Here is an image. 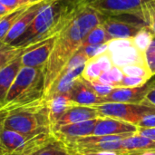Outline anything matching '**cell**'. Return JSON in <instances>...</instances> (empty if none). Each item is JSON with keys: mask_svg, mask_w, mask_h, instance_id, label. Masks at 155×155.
Listing matches in <instances>:
<instances>
[{"mask_svg": "<svg viewBox=\"0 0 155 155\" xmlns=\"http://www.w3.org/2000/svg\"><path fill=\"white\" fill-rule=\"evenodd\" d=\"M104 15L84 2H75L64 27L57 33L51 54L43 68L45 94L83 45L87 35L101 25Z\"/></svg>", "mask_w": 155, "mask_h": 155, "instance_id": "obj_1", "label": "cell"}, {"mask_svg": "<svg viewBox=\"0 0 155 155\" xmlns=\"http://www.w3.org/2000/svg\"><path fill=\"white\" fill-rule=\"evenodd\" d=\"M75 3L71 0L46 1L26 31L13 44L25 48L37 42L56 35L66 24Z\"/></svg>", "mask_w": 155, "mask_h": 155, "instance_id": "obj_2", "label": "cell"}, {"mask_svg": "<svg viewBox=\"0 0 155 155\" xmlns=\"http://www.w3.org/2000/svg\"><path fill=\"white\" fill-rule=\"evenodd\" d=\"M1 111L4 128L25 134H43L52 132V120L45 97L29 104Z\"/></svg>", "mask_w": 155, "mask_h": 155, "instance_id": "obj_3", "label": "cell"}, {"mask_svg": "<svg viewBox=\"0 0 155 155\" xmlns=\"http://www.w3.org/2000/svg\"><path fill=\"white\" fill-rule=\"evenodd\" d=\"M44 97L45 75L43 69L22 66L8 91L1 110L8 111L39 101Z\"/></svg>", "mask_w": 155, "mask_h": 155, "instance_id": "obj_4", "label": "cell"}, {"mask_svg": "<svg viewBox=\"0 0 155 155\" xmlns=\"http://www.w3.org/2000/svg\"><path fill=\"white\" fill-rule=\"evenodd\" d=\"M100 117H109L124 121L135 126L147 115L155 114V106L143 102L142 104L104 103L95 106Z\"/></svg>", "mask_w": 155, "mask_h": 155, "instance_id": "obj_5", "label": "cell"}, {"mask_svg": "<svg viewBox=\"0 0 155 155\" xmlns=\"http://www.w3.org/2000/svg\"><path fill=\"white\" fill-rule=\"evenodd\" d=\"M102 25L111 40L132 39L147 28L144 22L134 15L104 16Z\"/></svg>", "mask_w": 155, "mask_h": 155, "instance_id": "obj_6", "label": "cell"}, {"mask_svg": "<svg viewBox=\"0 0 155 155\" xmlns=\"http://www.w3.org/2000/svg\"><path fill=\"white\" fill-rule=\"evenodd\" d=\"M51 134H25L3 127L1 141L6 155H25L47 140Z\"/></svg>", "mask_w": 155, "mask_h": 155, "instance_id": "obj_7", "label": "cell"}, {"mask_svg": "<svg viewBox=\"0 0 155 155\" xmlns=\"http://www.w3.org/2000/svg\"><path fill=\"white\" fill-rule=\"evenodd\" d=\"M150 1L152 0H80L78 2L86 3L104 16L134 15L143 20L142 10Z\"/></svg>", "mask_w": 155, "mask_h": 155, "instance_id": "obj_8", "label": "cell"}, {"mask_svg": "<svg viewBox=\"0 0 155 155\" xmlns=\"http://www.w3.org/2000/svg\"><path fill=\"white\" fill-rule=\"evenodd\" d=\"M107 50L114 65L124 67L137 63H144L143 52L134 42V39H115L108 43Z\"/></svg>", "mask_w": 155, "mask_h": 155, "instance_id": "obj_9", "label": "cell"}, {"mask_svg": "<svg viewBox=\"0 0 155 155\" xmlns=\"http://www.w3.org/2000/svg\"><path fill=\"white\" fill-rule=\"evenodd\" d=\"M55 37L51 36L24 48L21 54L22 66L43 69L54 48Z\"/></svg>", "mask_w": 155, "mask_h": 155, "instance_id": "obj_10", "label": "cell"}, {"mask_svg": "<svg viewBox=\"0 0 155 155\" xmlns=\"http://www.w3.org/2000/svg\"><path fill=\"white\" fill-rule=\"evenodd\" d=\"M67 95L75 105L95 106L104 104L103 98L97 94L90 82L85 80L82 75L74 81Z\"/></svg>", "mask_w": 155, "mask_h": 155, "instance_id": "obj_11", "label": "cell"}, {"mask_svg": "<svg viewBox=\"0 0 155 155\" xmlns=\"http://www.w3.org/2000/svg\"><path fill=\"white\" fill-rule=\"evenodd\" d=\"M97 120L98 118L64 125L53 129L51 134L55 139H57L58 141L62 142L64 145H66L70 143L74 142L77 139L92 135Z\"/></svg>", "mask_w": 155, "mask_h": 155, "instance_id": "obj_12", "label": "cell"}, {"mask_svg": "<svg viewBox=\"0 0 155 155\" xmlns=\"http://www.w3.org/2000/svg\"><path fill=\"white\" fill-rule=\"evenodd\" d=\"M149 84L150 81L135 87H114L103 97L104 103L142 104L148 93Z\"/></svg>", "mask_w": 155, "mask_h": 155, "instance_id": "obj_13", "label": "cell"}, {"mask_svg": "<svg viewBox=\"0 0 155 155\" xmlns=\"http://www.w3.org/2000/svg\"><path fill=\"white\" fill-rule=\"evenodd\" d=\"M85 64L74 68H71L66 65L61 72V74L57 76V78L54 81V83L51 84L49 89L45 92V98L48 99L55 95L67 94L73 86L74 81L82 75Z\"/></svg>", "mask_w": 155, "mask_h": 155, "instance_id": "obj_14", "label": "cell"}, {"mask_svg": "<svg viewBox=\"0 0 155 155\" xmlns=\"http://www.w3.org/2000/svg\"><path fill=\"white\" fill-rule=\"evenodd\" d=\"M137 126L129 123L109 117H100L97 120L92 135H122L137 134Z\"/></svg>", "mask_w": 155, "mask_h": 155, "instance_id": "obj_15", "label": "cell"}, {"mask_svg": "<svg viewBox=\"0 0 155 155\" xmlns=\"http://www.w3.org/2000/svg\"><path fill=\"white\" fill-rule=\"evenodd\" d=\"M46 1H48V0H46ZM46 1L35 3V4L29 5V7L24 12V14L15 23L13 27L9 30V32L4 38L3 42L7 45H13L26 31V29L29 27V25L33 22L34 18L35 17V15H37V13L43 6V5Z\"/></svg>", "mask_w": 155, "mask_h": 155, "instance_id": "obj_16", "label": "cell"}, {"mask_svg": "<svg viewBox=\"0 0 155 155\" xmlns=\"http://www.w3.org/2000/svg\"><path fill=\"white\" fill-rule=\"evenodd\" d=\"M97 118H100V115L94 107L74 105L54 123L52 126V130L64 125L76 124V123L97 119Z\"/></svg>", "mask_w": 155, "mask_h": 155, "instance_id": "obj_17", "label": "cell"}, {"mask_svg": "<svg viewBox=\"0 0 155 155\" xmlns=\"http://www.w3.org/2000/svg\"><path fill=\"white\" fill-rule=\"evenodd\" d=\"M113 66L114 63L111 55L108 50H105L86 62L82 76L89 82H94L97 80L102 74L108 71Z\"/></svg>", "mask_w": 155, "mask_h": 155, "instance_id": "obj_18", "label": "cell"}, {"mask_svg": "<svg viewBox=\"0 0 155 155\" xmlns=\"http://www.w3.org/2000/svg\"><path fill=\"white\" fill-rule=\"evenodd\" d=\"M22 67L21 54L0 70V110L4 106L8 91Z\"/></svg>", "mask_w": 155, "mask_h": 155, "instance_id": "obj_19", "label": "cell"}, {"mask_svg": "<svg viewBox=\"0 0 155 155\" xmlns=\"http://www.w3.org/2000/svg\"><path fill=\"white\" fill-rule=\"evenodd\" d=\"M25 155H73L67 147L52 134L44 143Z\"/></svg>", "mask_w": 155, "mask_h": 155, "instance_id": "obj_20", "label": "cell"}, {"mask_svg": "<svg viewBox=\"0 0 155 155\" xmlns=\"http://www.w3.org/2000/svg\"><path fill=\"white\" fill-rule=\"evenodd\" d=\"M45 100L47 102L50 117L52 120V126H53L54 123L57 119H59L68 109H70L71 107L75 105L69 99L67 94L55 95V96H53V97L45 99Z\"/></svg>", "mask_w": 155, "mask_h": 155, "instance_id": "obj_21", "label": "cell"}, {"mask_svg": "<svg viewBox=\"0 0 155 155\" xmlns=\"http://www.w3.org/2000/svg\"><path fill=\"white\" fill-rule=\"evenodd\" d=\"M122 148L127 152L155 150V141L135 134L122 140Z\"/></svg>", "mask_w": 155, "mask_h": 155, "instance_id": "obj_22", "label": "cell"}, {"mask_svg": "<svg viewBox=\"0 0 155 155\" xmlns=\"http://www.w3.org/2000/svg\"><path fill=\"white\" fill-rule=\"evenodd\" d=\"M29 5H24L17 7L10 13L0 17V41H3L9 30L13 27L18 18L24 14V12L29 7Z\"/></svg>", "mask_w": 155, "mask_h": 155, "instance_id": "obj_23", "label": "cell"}, {"mask_svg": "<svg viewBox=\"0 0 155 155\" xmlns=\"http://www.w3.org/2000/svg\"><path fill=\"white\" fill-rule=\"evenodd\" d=\"M111 40L109 35H107L104 27L103 25H99L96 27H94L85 37V39L83 42V46L86 45H102L108 44ZM81 45V46H82Z\"/></svg>", "mask_w": 155, "mask_h": 155, "instance_id": "obj_24", "label": "cell"}, {"mask_svg": "<svg viewBox=\"0 0 155 155\" xmlns=\"http://www.w3.org/2000/svg\"><path fill=\"white\" fill-rule=\"evenodd\" d=\"M23 50L24 48L16 47L13 45H7L3 41H0V70L15 58L22 54Z\"/></svg>", "mask_w": 155, "mask_h": 155, "instance_id": "obj_25", "label": "cell"}, {"mask_svg": "<svg viewBox=\"0 0 155 155\" xmlns=\"http://www.w3.org/2000/svg\"><path fill=\"white\" fill-rule=\"evenodd\" d=\"M123 72L120 67L114 65L112 68H110L108 71L102 74L95 82H98L100 84L112 86V87H118L120 81L123 78Z\"/></svg>", "mask_w": 155, "mask_h": 155, "instance_id": "obj_26", "label": "cell"}, {"mask_svg": "<svg viewBox=\"0 0 155 155\" xmlns=\"http://www.w3.org/2000/svg\"><path fill=\"white\" fill-rule=\"evenodd\" d=\"M143 61L151 77L155 75V35H153L148 46L143 51Z\"/></svg>", "mask_w": 155, "mask_h": 155, "instance_id": "obj_27", "label": "cell"}, {"mask_svg": "<svg viewBox=\"0 0 155 155\" xmlns=\"http://www.w3.org/2000/svg\"><path fill=\"white\" fill-rule=\"evenodd\" d=\"M142 17L147 28L155 35V0L148 2L142 10Z\"/></svg>", "mask_w": 155, "mask_h": 155, "instance_id": "obj_28", "label": "cell"}, {"mask_svg": "<svg viewBox=\"0 0 155 155\" xmlns=\"http://www.w3.org/2000/svg\"><path fill=\"white\" fill-rule=\"evenodd\" d=\"M43 1H46V0H0V3L12 9H15L20 6L29 5H33L35 3L43 2Z\"/></svg>", "mask_w": 155, "mask_h": 155, "instance_id": "obj_29", "label": "cell"}, {"mask_svg": "<svg viewBox=\"0 0 155 155\" xmlns=\"http://www.w3.org/2000/svg\"><path fill=\"white\" fill-rule=\"evenodd\" d=\"M138 128L143 129H153L155 128V114L145 116L137 125Z\"/></svg>", "mask_w": 155, "mask_h": 155, "instance_id": "obj_30", "label": "cell"}, {"mask_svg": "<svg viewBox=\"0 0 155 155\" xmlns=\"http://www.w3.org/2000/svg\"><path fill=\"white\" fill-rule=\"evenodd\" d=\"M143 102L148 103V104L155 106V80L150 81L149 90H148V93H147Z\"/></svg>", "mask_w": 155, "mask_h": 155, "instance_id": "obj_31", "label": "cell"}, {"mask_svg": "<svg viewBox=\"0 0 155 155\" xmlns=\"http://www.w3.org/2000/svg\"><path fill=\"white\" fill-rule=\"evenodd\" d=\"M74 155H129L127 151H104V152H87Z\"/></svg>", "mask_w": 155, "mask_h": 155, "instance_id": "obj_32", "label": "cell"}, {"mask_svg": "<svg viewBox=\"0 0 155 155\" xmlns=\"http://www.w3.org/2000/svg\"><path fill=\"white\" fill-rule=\"evenodd\" d=\"M137 128H138V127H137ZM137 134H140V135H142V136L150 138V139L155 141V128H153V129H143V128H138Z\"/></svg>", "mask_w": 155, "mask_h": 155, "instance_id": "obj_33", "label": "cell"}, {"mask_svg": "<svg viewBox=\"0 0 155 155\" xmlns=\"http://www.w3.org/2000/svg\"><path fill=\"white\" fill-rule=\"evenodd\" d=\"M3 128V112L0 110V155H6L5 151L3 147L2 141H1V131Z\"/></svg>", "mask_w": 155, "mask_h": 155, "instance_id": "obj_34", "label": "cell"}, {"mask_svg": "<svg viewBox=\"0 0 155 155\" xmlns=\"http://www.w3.org/2000/svg\"><path fill=\"white\" fill-rule=\"evenodd\" d=\"M129 155H155V150L133 151V152H129Z\"/></svg>", "mask_w": 155, "mask_h": 155, "instance_id": "obj_35", "label": "cell"}, {"mask_svg": "<svg viewBox=\"0 0 155 155\" xmlns=\"http://www.w3.org/2000/svg\"><path fill=\"white\" fill-rule=\"evenodd\" d=\"M14 9H12V8H10V7H8V6H6V5H5L0 3V17L5 15H6V14H8V13H10Z\"/></svg>", "mask_w": 155, "mask_h": 155, "instance_id": "obj_36", "label": "cell"}, {"mask_svg": "<svg viewBox=\"0 0 155 155\" xmlns=\"http://www.w3.org/2000/svg\"><path fill=\"white\" fill-rule=\"evenodd\" d=\"M71 1H73V2H78V1H80V0H71Z\"/></svg>", "mask_w": 155, "mask_h": 155, "instance_id": "obj_37", "label": "cell"}]
</instances>
